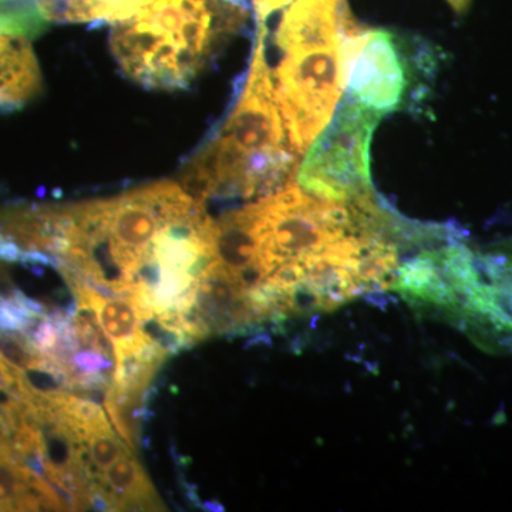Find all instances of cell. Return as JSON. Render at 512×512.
Here are the masks:
<instances>
[{
  "label": "cell",
  "instance_id": "obj_13",
  "mask_svg": "<svg viewBox=\"0 0 512 512\" xmlns=\"http://www.w3.org/2000/svg\"><path fill=\"white\" fill-rule=\"evenodd\" d=\"M47 26L36 0H0V35L33 39L45 33Z\"/></svg>",
  "mask_w": 512,
  "mask_h": 512
},
{
  "label": "cell",
  "instance_id": "obj_3",
  "mask_svg": "<svg viewBox=\"0 0 512 512\" xmlns=\"http://www.w3.org/2000/svg\"><path fill=\"white\" fill-rule=\"evenodd\" d=\"M353 36L282 50L285 56L276 69L275 100L296 156L309 150L338 109L348 80Z\"/></svg>",
  "mask_w": 512,
  "mask_h": 512
},
{
  "label": "cell",
  "instance_id": "obj_12",
  "mask_svg": "<svg viewBox=\"0 0 512 512\" xmlns=\"http://www.w3.org/2000/svg\"><path fill=\"white\" fill-rule=\"evenodd\" d=\"M153 389L154 387L147 390L121 389L111 384L104 397V407L114 430L133 453L140 443L143 424L151 416L148 396Z\"/></svg>",
  "mask_w": 512,
  "mask_h": 512
},
{
  "label": "cell",
  "instance_id": "obj_6",
  "mask_svg": "<svg viewBox=\"0 0 512 512\" xmlns=\"http://www.w3.org/2000/svg\"><path fill=\"white\" fill-rule=\"evenodd\" d=\"M192 312L208 336H231L259 325L241 286L215 262L198 281Z\"/></svg>",
  "mask_w": 512,
  "mask_h": 512
},
{
  "label": "cell",
  "instance_id": "obj_14",
  "mask_svg": "<svg viewBox=\"0 0 512 512\" xmlns=\"http://www.w3.org/2000/svg\"><path fill=\"white\" fill-rule=\"evenodd\" d=\"M32 473L13 456L12 446L0 447V511H18L22 495L29 490Z\"/></svg>",
  "mask_w": 512,
  "mask_h": 512
},
{
  "label": "cell",
  "instance_id": "obj_19",
  "mask_svg": "<svg viewBox=\"0 0 512 512\" xmlns=\"http://www.w3.org/2000/svg\"><path fill=\"white\" fill-rule=\"evenodd\" d=\"M501 254H504L505 256H508V258L512 259V242H510V244L504 245V249L501 251Z\"/></svg>",
  "mask_w": 512,
  "mask_h": 512
},
{
  "label": "cell",
  "instance_id": "obj_4",
  "mask_svg": "<svg viewBox=\"0 0 512 512\" xmlns=\"http://www.w3.org/2000/svg\"><path fill=\"white\" fill-rule=\"evenodd\" d=\"M380 117L349 97L309 147L296 184L320 200L343 204L373 197L370 143Z\"/></svg>",
  "mask_w": 512,
  "mask_h": 512
},
{
  "label": "cell",
  "instance_id": "obj_8",
  "mask_svg": "<svg viewBox=\"0 0 512 512\" xmlns=\"http://www.w3.org/2000/svg\"><path fill=\"white\" fill-rule=\"evenodd\" d=\"M43 77L29 39L0 35V111H13L42 93Z\"/></svg>",
  "mask_w": 512,
  "mask_h": 512
},
{
  "label": "cell",
  "instance_id": "obj_20",
  "mask_svg": "<svg viewBox=\"0 0 512 512\" xmlns=\"http://www.w3.org/2000/svg\"><path fill=\"white\" fill-rule=\"evenodd\" d=\"M229 2L234 3V5L242 6V8H245V6H247L248 0H229Z\"/></svg>",
  "mask_w": 512,
  "mask_h": 512
},
{
  "label": "cell",
  "instance_id": "obj_21",
  "mask_svg": "<svg viewBox=\"0 0 512 512\" xmlns=\"http://www.w3.org/2000/svg\"><path fill=\"white\" fill-rule=\"evenodd\" d=\"M59 215H60V205H59ZM60 224H62V221H60ZM62 238V237H60ZM57 251H60V241H59V249H57ZM57 255H59V252H57Z\"/></svg>",
  "mask_w": 512,
  "mask_h": 512
},
{
  "label": "cell",
  "instance_id": "obj_2",
  "mask_svg": "<svg viewBox=\"0 0 512 512\" xmlns=\"http://www.w3.org/2000/svg\"><path fill=\"white\" fill-rule=\"evenodd\" d=\"M248 13L229 0H153L111 30L114 59L146 89L190 86Z\"/></svg>",
  "mask_w": 512,
  "mask_h": 512
},
{
  "label": "cell",
  "instance_id": "obj_9",
  "mask_svg": "<svg viewBox=\"0 0 512 512\" xmlns=\"http://www.w3.org/2000/svg\"><path fill=\"white\" fill-rule=\"evenodd\" d=\"M69 288L72 292L86 296L87 301L96 309L101 328L113 343L116 362L140 352L147 345L146 336L141 332V311L133 299L104 298L83 285H73Z\"/></svg>",
  "mask_w": 512,
  "mask_h": 512
},
{
  "label": "cell",
  "instance_id": "obj_10",
  "mask_svg": "<svg viewBox=\"0 0 512 512\" xmlns=\"http://www.w3.org/2000/svg\"><path fill=\"white\" fill-rule=\"evenodd\" d=\"M99 481L113 495L117 511L164 510L156 488L133 451H127L113 466L103 471Z\"/></svg>",
  "mask_w": 512,
  "mask_h": 512
},
{
  "label": "cell",
  "instance_id": "obj_15",
  "mask_svg": "<svg viewBox=\"0 0 512 512\" xmlns=\"http://www.w3.org/2000/svg\"><path fill=\"white\" fill-rule=\"evenodd\" d=\"M87 448H89L90 467L97 470V476L113 466L130 448L123 440L117 439L110 423L100 424L87 431Z\"/></svg>",
  "mask_w": 512,
  "mask_h": 512
},
{
  "label": "cell",
  "instance_id": "obj_16",
  "mask_svg": "<svg viewBox=\"0 0 512 512\" xmlns=\"http://www.w3.org/2000/svg\"><path fill=\"white\" fill-rule=\"evenodd\" d=\"M0 360L13 372L19 373L42 365L45 357L30 345L22 332L0 330Z\"/></svg>",
  "mask_w": 512,
  "mask_h": 512
},
{
  "label": "cell",
  "instance_id": "obj_7",
  "mask_svg": "<svg viewBox=\"0 0 512 512\" xmlns=\"http://www.w3.org/2000/svg\"><path fill=\"white\" fill-rule=\"evenodd\" d=\"M360 29L348 0H292L276 30V45L285 50L333 42L355 35Z\"/></svg>",
  "mask_w": 512,
  "mask_h": 512
},
{
  "label": "cell",
  "instance_id": "obj_5",
  "mask_svg": "<svg viewBox=\"0 0 512 512\" xmlns=\"http://www.w3.org/2000/svg\"><path fill=\"white\" fill-rule=\"evenodd\" d=\"M409 80L392 33L362 29L348 47V89L350 99L376 111L380 116L399 109Z\"/></svg>",
  "mask_w": 512,
  "mask_h": 512
},
{
  "label": "cell",
  "instance_id": "obj_17",
  "mask_svg": "<svg viewBox=\"0 0 512 512\" xmlns=\"http://www.w3.org/2000/svg\"><path fill=\"white\" fill-rule=\"evenodd\" d=\"M291 2L292 0H252L258 26L265 25V20L268 19L272 13L284 8V6H288Z\"/></svg>",
  "mask_w": 512,
  "mask_h": 512
},
{
  "label": "cell",
  "instance_id": "obj_1",
  "mask_svg": "<svg viewBox=\"0 0 512 512\" xmlns=\"http://www.w3.org/2000/svg\"><path fill=\"white\" fill-rule=\"evenodd\" d=\"M265 36L266 26H258L251 70L237 104L184 168L180 185L195 201L266 197L292 183L298 171L299 156L289 146L275 100Z\"/></svg>",
  "mask_w": 512,
  "mask_h": 512
},
{
  "label": "cell",
  "instance_id": "obj_18",
  "mask_svg": "<svg viewBox=\"0 0 512 512\" xmlns=\"http://www.w3.org/2000/svg\"><path fill=\"white\" fill-rule=\"evenodd\" d=\"M447 2L457 13H464L470 6L471 0H447Z\"/></svg>",
  "mask_w": 512,
  "mask_h": 512
},
{
  "label": "cell",
  "instance_id": "obj_11",
  "mask_svg": "<svg viewBox=\"0 0 512 512\" xmlns=\"http://www.w3.org/2000/svg\"><path fill=\"white\" fill-rule=\"evenodd\" d=\"M47 22H120L153 0H36Z\"/></svg>",
  "mask_w": 512,
  "mask_h": 512
}]
</instances>
